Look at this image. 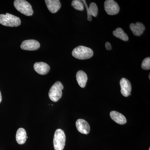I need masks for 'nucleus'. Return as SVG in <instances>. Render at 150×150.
Listing matches in <instances>:
<instances>
[{
    "mask_svg": "<svg viewBox=\"0 0 150 150\" xmlns=\"http://www.w3.org/2000/svg\"><path fill=\"white\" fill-rule=\"evenodd\" d=\"M72 54L76 59L85 60L91 58L93 55V52L91 48L84 46H79L73 50Z\"/></svg>",
    "mask_w": 150,
    "mask_h": 150,
    "instance_id": "f257e3e1",
    "label": "nucleus"
},
{
    "mask_svg": "<svg viewBox=\"0 0 150 150\" xmlns=\"http://www.w3.org/2000/svg\"><path fill=\"white\" fill-rule=\"evenodd\" d=\"M21 23L19 18L9 13L0 14V24L8 27H17Z\"/></svg>",
    "mask_w": 150,
    "mask_h": 150,
    "instance_id": "f03ea898",
    "label": "nucleus"
},
{
    "mask_svg": "<svg viewBox=\"0 0 150 150\" xmlns=\"http://www.w3.org/2000/svg\"><path fill=\"white\" fill-rule=\"evenodd\" d=\"M14 6L20 12L27 16H31L33 11L31 5L25 0H16Z\"/></svg>",
    "mask_w": 150,
    "mask_h": 150,
    "instance_id": "7ed1b4c3",
    "label": "nucleus"
},
{
    "mask_svg": "<svg viewBox=\"0 0 150 150\" xmlns=\"http://www.w3.org/2000/svg\"><path fill=\"white\" fill-rule=\"evenodd\" d=\"M64 86L62 83L57 81L52 86L48 93L49 98L54 102H57L62 98Z\"/></svg>",
    "mask_w": 150,
    "mask_h": 150,
    "instance_id": "20e7f679",
    "label": "nucleus"
},
{
    "mask_svg": "<svg viewBox=\"0 0 150 150\" xmlns=\"http://www.w3.org/2000/svg\"><path fill=\"white\" fill-rule=\"evenodd\" d=\"M66 137L64 131L57 129L55 132L54 138V146L55 150H63L65 146Z\"/></svg>",
    "mask_w": 150,
    "mask_h": 150,
    "instance_id": "39448f33",
    "label": "nucleus"
},
{
    "mask_svg": "<svg viewBox=\"0 0 150 150\" xmlns=\"http://www.w3.org/2000/svg\"><path fill=\"white\" fill-rule=\"evenodd\" d=\"M104 9L108 14L115 15L119 13L120 7L115 1L107 0L104 2Z\"/></svg>",
    "mask_w": 150,
    "mask_h": 150,
    "instance_id": "423d86ee",
    "label": "nucleus"
},
{
    "mask_svg": "<svg viewBox=\"0 0 150 150\" xmlns=\"http://www.w3.org/2000/svg\"><path fill=\"white\" fill-rule=\"evenodd\" d=\"M40 43L35 40H25L21 45L22 49L26 51H35L40 48Z\"/></svg>",
    "mask_w": 150,
    "mask_h": 150,
    "instance_id": "0eeeda50",
    "label": "nucleus"
},
{
    "mask_svg": "<svg viewBox=\"0 0 150 150\" xmlns=\"http://www.w3.org/2000/svg\"><path fill=\"white\" fill-rule=\"evenodd\" d=\"M83 3L84 6H85L86 8L87 13V19L89 21H91L92 18V16L96 17L98 13V8L96 4L94 3H92L90 4L89 7L86 3V1L83 0L81 1Z\"/></svg>",
    "mask_w": 150,
    "mask_h": 150,
    "instance_id": "6e6552de",
    "label": "nucleus"
},
{
    "mask_svg": "<svg viewBox=\"0 0 150 150\" xmlns=\"http://www.w3.org/2000/svg\"><path fill=\"white\" fill-rule=\"evenodd\" d=\"M121 93L123 96L128 97L131 95L132 87L131 83L126 78H122L120 81Z\"/></svg>",
    "mask_w": 150,
    "mask_h": 150,
    "instance_id": "1a4fd4ad",
    "label": "nucleus"
},
{
    "mask_svg": "<svg viewBox=\"0 0 150 150\" xmlns=\"http://www.w3.org/2000/svg\"><path fill=\"white\" fill-rule=\"evenodd\" d=\"M76 125L78 131L81 134L87 135L90 131V126L88 123L84 119H78L76 122Z\"/></svg>",
    "mask_w": 150,
    "mask_h": 150,
    "instance_id": "9d476101",
    "label": "nucleus"
},
{
    "mask_svg": "<svg viewBox=\"0 0 150 150\" xmlns=\"http://www.w3.org/2000/svg\"><path fill=\"white\" fill-rule=\"evenodd\" d=\"M34 70L35 71L40 75H46L49 72L50 67L49 65L44 62H37L34 64Z\"/></svg>",
    "mask_w": 150,
    "mask_h": 150,
    "instance_id": "9b49d317",
    "label": "nucleus"
},
{
    "mask_svg": "<svg viewBox=\"0 0 150 150\" xmlns=\"http://www.w3.org/2000/svg\"><path fill=\"white\" fill-rule=\"evenodd\" d=\"M49 11L52 13H56L61 7L59 0H46L45 1Z\"/></svg>",
    "mask_w": 150,
    "mask_h": 150,
    "instance_id": "f8f14e48",
    "label": "nucleus"
},
{
    "mask_svg": "<svg viewBox=\"0 0 150 150\" xmlns=\"http://www.w3.org/2000/svg\"><path fill=\"white\" fill-rule=\"evenodd\" d=\"M130 28L134 35L140 36L144 31L145 27L142 23L137 22L135 24L131 23L130 25Z\"/></svg>",
    "mask_w": 150,
    "mask_h": 150,
    "instance_id": "ddd939ff",
    "label": "nucleus"
},
{
    "mask_svg": "<svg viewBox=\"0 0 150 150\" xmlns=\"http://www.w3.org/2000/svg\"><path fill=\"white\" fill-rule=\"evenodd\" d=\"M110 115L111 119L118 124L123 125L127 122L126 117L123 114L117 111H111Z\"/></svg>",
    "mask_w": 150,
    "mask_h": 150,
    "instance_id": "4468645a",
    "label": "nucleus"
},
{
    "mask_svg": "<svg viewBox=\"0 0 150 150\" xmlns=\"http://www.w3.org/2000/svg\"><path fill=\"white\" fill-rule=\"evenodd\" d=\"M16 142L19 144H23L25 143L28 137L27 136L26 131L23 128H19L16 132Z\"/></svg>",
    "mask_w": 150,
    "mask_h": 150,
    "instance_id": "2eb2a0df",
    "label": "nucleus"
},
{
    "mask_svg": "<svg viewBox=\"0 0 150 150\" xmlns=\"http://www.w3.org/2000/svg\"><path fill=\"white\" fill-rule=\"evenodd\" d=\"M77 81L81 87L83 88L86 86L88 80L87 75L82 71H79L76 75Z\"/></svg>",
    "mask_w": 150,
    "mask_h": 150,
    "instance_id": "dca6fc26",
    "label": "nucleus"
},
{
    "mask_svg": "<svg viewBox=\"0 0 150 150\" xmlns=\"http://www.w3.org/2000/svg\"><path fill=\"white\" fill-rule=\"evenodd\" d=\"M112 34L115 37L123 40V41H127L129 40L128 35L120 28H118L115 30H114L112 32Z\"/></svg>",
    "mask_w": 150,
    "mask_h": 150,
    "instance_id": "f3484780",
    "label": "nucleus"
},
{
    "mask_svg": "<svg viewBox=\"0 0 150 150\" xmlns=\"http://www.w3.org/2000/svg\"><path fill=\"white\" fill-rule=\"evenodd\" d=\"M71 5L75 9L77 10L83 11L84 4L82 2L79 0H74L71 3Z\"/></svg>",
    "mask_w": 150,
    "mask_h": 150,
    "instance_id": "a211bd4d",
    "label": "nucleus"
},
{
    "mask_svg": "<svg viewBox=\"0 0 150 150\" xmlns=\"http://www.w3.org/2000/svg\"><path fill=\"white\" fill-rule=\"evenodd\" d=\"M142 68L144 70H149L150 69V58L148 57L143 60L142 64Z\"/></svg>",
    "mask_w": 150,
    "mask_h": 150,
    "instance_id": "6ab92c4d",
    "label": "nucleus"
},
{
    "mask_svg": "<svg viewBox=\"0 0 150 150\" xmlns=\"http://www.w3.org/2000/svg\"><path fill=\"white\" fill-rule=\"evenodd\" d=\"M105 48L107 50H111L112 47H111V44L109 42H107L105 44Z\"/></svg>",
    "mask_w": 150,
    "mask_h": 150,
    "instance_id": "aec40b11",
    "label": "nucleus"
},
{
    "mask_svg": "<svg viewBox=\"0 0 150 150\" xmlns=\"http://www.w3.org/2000/svg\"><path fill=\"white\" fill-rule=\"evenodd\" d=\"M2 101V96L1 93V91H0V103Z\"/></svg>",
    "mask_w": 150,
    "mask_h": 150,
    "instance_id": "412c9836",
    "label": "nucleus"
},
{
    "mask_svg": "<svg viewBox=\"0 0 150 150\" xmlns=\"http://www.w3.org/2000/svg\"><path fill=\"white\" fill-rule=\"evenodd\" d=\"M149 150H150V148H149Z\"/></svg>",
    "mask_w": 150,
    "mask_h": 150,
    "instance_id": "4be33fe9",
    "label": "nucleus"
}]
</instances>
